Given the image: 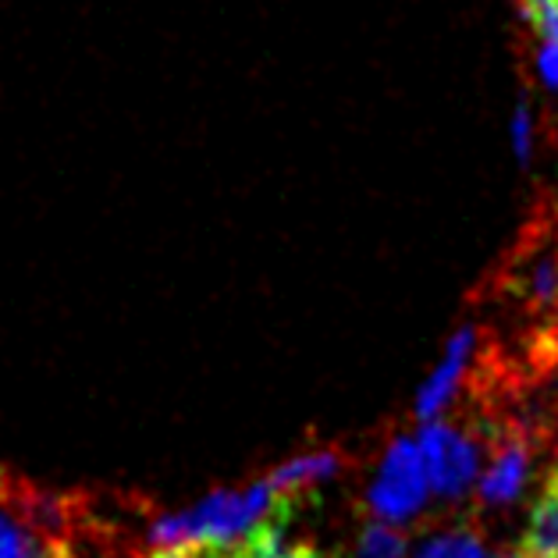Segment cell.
I'll return each mask as SVG.
<instances>
[{"label":"cell","instance_id":"obj_1","mask_svg":"<svg viewBox=\"0 0 558 558\" xmlns=\"http://www.w3.org/2000/svg\"><path fill=\"white\" fill-rule=\"evenodd\" d=\"M292 498L275 492L267 481L242 487V492H217L199 506L157 520L149 541L157 551L182 548V544H235L256 534L260 526L289 520Z\"/></svg>","mask_w":558,"mask_h":558},{"label":"cell","instance_id":"obj_2","mask_svg":"<svg viewBox=\"0 0 558 558\" xmlns=\"http://www.w3.org/2000/svg\"><path fill=\"white\" fill-rule=\"evenodd\" d=\"M427 495H430V481L420 445L410 438L391 441L388 456L374 476L371 498H366L374 515H380V523H405L420 512Z\"/></svg>","mask_w":558,"mask_h":558},{"label":"cell","instance_id":"obj_3","mask_svg":"<svg viewBox=\"0 0 558 558\" xmlns=\"http://www.w3.org/2000/svg\"><path fill=\"white\" fill-rule=\"evenodd\" d=\"M416 445H420V452H424L430 492H438L445 498H459L476 481L481 452H476L473 438H466L462 430L434 420V424H427L424 430H420Z\"/></svg>","mask_w":558,"mask_h":558},{"label":"cell","instance_id":"obj_4","mask_svg":"<svg viewBox=\"0 0 558 558\" xmlns=\"http://www.w3.org/2000/svg\"><path fill=\"white\" fill-rule=\"evenodd\" d=\"M473 338H476L473 328H462L452 342H448L438 371H434L427 385L420 388L416 416L424 420V424H434V420L441 416L445 405L452 402V395H456L459 380H462V374H466V366H470V356H473Z\"/></svg>","mask_w":558,"mask_h":558},{"label":"cell","instance_id":"obj_5","mask_svg":"<svg viewBox=\"0 0 558 558\" xmlns=\"http://www.w3.org/2000/svg\"><path fill=\"white\" fill-rule=\"evenodd\" d=\"M530 476V448L520 438H509L498 448L492 466L481 476V501L484 506H509L520 498Z\"/></svg>","mask_w":558,"mask_h":558},{"label":"cell","instance_id":"obj_6","mask_svg":"<svg viewBox=\"0 0 558 558\" xmlns=\"http://www.w3.org/2000/svg\"><path fill=\"white\" fill-rule=\"evenodd\" d=\"M0 558H72L68 544L36 534L29 520H19L4 501V484H0Z\"/></svg>","mask_w":558,"mask_h":558},{"label":"cell","instance_id":"obj_7","mask_svg":"<svg viewBox=\"0 0 558 558\" xmlns=\"http://www.w3.org/2000/svg\"><path fill=\"white\" fill-rule=\"evenodd\" d=\"M520 551L526 558H558V470L544 481L534 509H530Z\"/></svg>","mask_w":558,"mask_h":558},{"label":"cell","instance_id":"obj_8","mask_svg":"<svg viewBox=\"0 0 558 558\" xmlns=\"http://www.w3.org/2000/svg\"><path fill=\"white\" fill-rule=\"evenodd\" d=\"M338 466H342V459H338L335 452L299 456V459L284 462V466H278L275 473H270L267 484L275 487V492H281L284 498H289L292 492H303V487H313V484L328 481L331 473H338Z\"/></svg>","mask_w":558,"mask_h":558},{"label":"cell","instance_id":"obj_9","mask_svg":"<svg viewBox=\"0 0 558 558\" xmlns=\"http://www.w3.org/2000/svg\"><path fill=\"white\" fill-rule=\"evenodd\" d=\"M356 558H405V537L388 523H371L360 534Z\"/></svg>","mask_w":558,"mask_h":558},{"label":"cell","instance_id":"obj_10","mask_svg":"<svg viewBox=\"0 0 558 558\" xmlns=\"http://www.w3.org/2000/svg\"><path fill=\"white\" fill-rule=\"evenodd\" d=\"M416 558H484L481 537L470 534V530H456V534L434 537Z\"/></svg>","mask_w":558,"mask_h":558},{"label":"cell","instance_id":"obj_11","mask_svg":"<svg viewBox=\"0 0 558 558\" xmlns=\"http://www.w3.org/2000/svg\"><path fill=\"white\" fill-rule=\"evenodd\" d=\"M530 295H534L537 303H551L558 295V256H544V260H537L534 275H530Z\"/></svg>","mask_w":558,"mask_h":558},{"label":"cell","instance_id":"obj_12","mask_svg":"<svg viewBox=\"0 0 558 558\" xmlns=\"http://www.w3.org/2000/svg\"><path fill=\"white\" fill-rule=\"evenodd\" d=\"M149 558H239L235 544H182V548H165Z\"/></svg>","mask_w":558,"mask_h":558},{"label":"cell","instance_id":"obj_13","mask_svg":"<svg viewBox=\"0 0 558 558\" xmlns=\"http://www.w3.org/2000/svg\"><path fill=\"white\" fill-rule=\"evenodd\" d=\"M512 143H515L520 160H526V154H530V111L523 104L515 107V118H512Z\"/></svg>","mask_w":558,"mask_h":558},{"label":"cell","instance_id":"obj_14","mask_svg":"<svg viewBox=\"0 0 558 558\" xmlns=\"http://www.w3.org/2000/svg\"><path fill=\"white\" fill-rule=\"evenodd\" d=\"M289 558H324L320 551H313V548H292Z\"/></svg>","mask_w":558,"mask_h":558},{"label":"cell","instance_id":"obj_15","mask_svg":"<svg viewBox=\"0 0 558 558\" xmlns=\"http://www.w3.org/2000/svg\"><path fill=\"white\" fill-rule=\"evenodd\" d=\"M498 558H526L523 551H515V555H498Z\"/></svg>","mask_w":558,"mask_h":558}]
</instances>
